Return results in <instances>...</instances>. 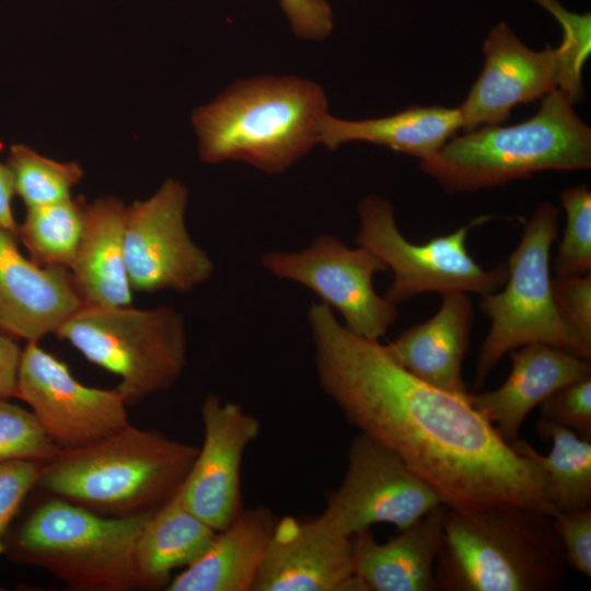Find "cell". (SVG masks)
I'll list each match as a JSON object with an SVG mask.
<instances>
[{
    "mask_svg": "<svg viewBox=\"0 0 591 591\" xmlns=\"http://www.w3.org/2000/svg\"><path fill=\"white\" fill-rule=\"evenodd\" d=\"M441 296V306L431 318L409 327L384 347L397 364L421 381L467 396L462 363L470 345L473 305L465 292Z\"/></svg>",
    "mask_w": 591,
    "mask_h": 591,
    "instance_id": "20",
    "label": "cell"
},
{
    "mask_svg": "<svg viewBox=\"0 0 591 591\" xmlns=\"http://www.w3.org/2000/svg\"><path fill=\"white\" fill-rule=\"evenodd\" d=\"M21 352L15 338L0 332V398L15 397Z\"/></svg>",
    "mask_w": 591,
    "mask_h": 591,
    "instance_id": "36",
    "label": "cell"
},
{
    "mask_svg": "<svg viewBox=\"0 0 591 591\" xmlns=\"http://www.w3.org/2000/svg\"><path fill=\"white\" fill-rule=\"evenodd\" d=\"M358 213L356 242L378 255L393 273V281L383 297L394 304L425 292L484 296L502 287L508 278L507 265L485 269L466 246L470 230L489 220L488 216L477 217L425 243H413L399 232L393 205L387 199L369 194L360 200Z\"/></svg>",
    "mask_w": 591,
    "mask_h": 591,
    "instance_id": "9",
    "label": "cell"
},
{
    "mask_svg": "<svg viewBox=\"0 0 591 591\" xmlns=\"http://www.w3.org/2000/svg\"><path fill=\"white\" fill-rule=\"evenodd\" d=\"M536 429L542 439L552 442L547 455L540 454L520 439L511 445L540 466L549 499L558 512L591 508V439L541 418Z\"/></svg>",
    "mask_w": 591,
    "mask_h": 591,
    "instance_id": "25",
    "label": "cell"
},
{
    "mask_svg": "<svg viewBox=\"0 0 591 591\" xmlns=\"http://www.w3.org/2000/svg\"><path fill=\"white\" fill-rule=\"evenodd\" d=\"M442 503L385 543H378L370 529L351 536L354 576L363 591H433V566L439 551Z\"/></svg>",
    "mask_w": 591,
    "mask_h": 591,
    "instance_id": "19",
    "label": "cell"
},
{
    "mask_svg": "<svg viewBox=\"0 0 591 591\" xmlns=\"http://www.w3.org/2000/svg\"><path fill=\"white\" fill-rule=\"evenodd\" d=\"M540 410L541 419L591 439V378L559 389L540 405Z\"/></svg>",
    "mask_w": 591,
    "mask_h": 591,
    "instance_id": "32",
    "label": "cell"
},
{
    "mask_svg": "<svg viewBox=\"0 0 591 591\" xmlns=\"http://www.w3.org/2000/svg\"><path fill=\"white\" fill-rule=\"evenodd\" d=\"M202 445L177 494L196 517L221 531L241 512V466L260 424L241 405L207 394L200 407Z\"/></svg>",
    "mask_w": 591,
    "mask_h": 591,
    "instance_id": "14",
    "label": "cell"
},
{
    "mask_svg": "<svg viewBox=\"0 0 591 591\" xmlns=\"http://www.w3.org/2000/svg\"><path fill=\"white\" fill-rule=\"evenodd\" d=\"M511 371L495 391L470 394L471 405L509 444L537 405L559 389L591 378L590 360L557 347L531 343L510 351Z\"/></svg>",
    "mask_w": 591,
    "mask_h": 591,
    "instance_id": "18",
    "label": "cell"
},
{
    "mask_svg": "<svg viewBox=\"0 0 591 591\" xmlns=\"http://www.w3.org/2000/svg\"><path fill=\"white\" fill-rule=\"evenodd\" d=\"M552 289L559 316L576 347L577 355L591 359V274L556 276Z\"/></svg>",
    "mask_w": 591,
    "mask_h": 591,
    "instance_id": "31",
    "label": "cell"
},
{
    "mask_svg": "<svg viewBox=\"0 0 591 591\" xmlns=\"http://www.w3.org/2000/svg\"><path fill=\"white\" fill-rule=\"evenodd\" d=\"M15 194L26 208L71 197V188L83 177L77 162H60L37 153L25 144H12L5 163Z\"/></svg>",
    "mask_w": 591,
    "mask_h": 591,
    "instance_id": "27",
    "label": "cell"
},
{
    "mask_svg": "<svg viewBox=\"0 0 591 591\" xmlns=\"http://www.w3.org/2000/svg\"><path fill=\"white\" fill-rule=\"evenodd\" d=\"M15 397L30 405L48 437L62 449L95 442L129 424L126 401L116 389L82 384L38 341H26L22 349Z\"/></svg>",
    "mask_w": 591,
    "mask_h": 591,
    "instance_id": "13",
    "label": "cell"
},
{
    "mask_svg": "<svg viewBox=\"0 0 591 591\" xmlns=\"http://www.w3.org/2000/svg\"><path fill=\"white\" fill-rule=\"evenodd\" d=\"M483 51L484 68L459 106L465 132L500 125L514 106L543 99L557 89V47L534 50L500 22L488 33Z\"/></svg>",
    "mask_w": 591,
    "mask_h": 591,
    "instance_id": "16",
    "label": "cell"
},
{
    "mask_svg": "<svg viewBox=\"0 0 591 591\" xmlns=\"http://www.w3.org/2000/svg\"><path fill=\"white\" fill-rule=\"evenodd\" d=\"M59 447L48 437L33 412L0 398V463H44Z\"/></svg>",
    "mask_w": 591,
    "mask_h": 591,
    "instance_id": "30",
    "label": "cell"
},
{
    "mask_svg": "<svg viewBox=\"0 0 591 591\" xmlns=\"http://www.w3.org/2000/svg\"><path fill=\"white\" fill-rule=\"evenodd\" d=\"M153 512L102 517L58 497L9 529L4 552L13 561L47 570L72 590L136 589L135 545Z\"/></svg>",
    "mask_w": 591,
    "mask_h": 591,
    "instance_id": "6",
    "label": "cell"
},
{
    "mask_svg": "<svg viewBox=\"0 0 591 591\" xmlns=\"http://www.w3.org/2000/svg\"><path fill=\"white\" fill-rule=\"evenodd\" d=\"M459 129H462L459 107L412 106L390 116L362 120L327 114L322 124L320 144L335 150L345 143L361 141L427 161Z\"/></svg>",
    "mask_w": 591,
    "mask_h": 591,
    "instance_id": "23",
    "label": "cell"
},
{
    "mask_svg": "<svg viewBox=\"0 0 591 591\" xmlns=\"http://www.w3.org/2000/svg\"><path fill=\"white\" fill-rule=\"evenodd\" d=\"M278 518L266 507L242 509L167 591H252Z\"/></svg>",
    "mask_w": 591,
    "mask_h": 591,
    "instance_id": "21",
    "label": "cell"
},
{
    "mask_svg": "<svg viewBox=\"0 0 591 591\" xmlns=\"http://www.w3.org/2000/svg\"><path fill=\"white\" fill-rule=\"evenodd\" d=\"M327 97L296 76L239 80L192 115L206 163L240 161L267 174L286 171L320 144Z\"/></svg>",
    "mask_w": 591,
    "mask_h": 591,
    "instance_id": "2",
    "label": "cell"
},
{
    "mask_svg": "<svg viewBox=\"0 0 591 591\" xmlns=\"http://www.w3.org/2000/svg\"><path fill=\"white\" fill-rule=\"evenodd\" d=\"M126 205L99 198L86 208L83 234L69 270L83 305H130L132 288L125 260Z\"/></svg>",
    "mask_w": 591,
    "mask_h": 591,
    "instance_id": "22",
    "label": "cell"
},
{
    "mask_svg": "<svg viewBox=\"0 0 591 591\" xmlns=\"http://www.w3.org/2000/svg\"><path fill=\"white\" fill-rule=\"evenodd\" d=\"M252 591H363L354 576L351 537L322 513L279 518Z\"/></svg>",
    "mask_w": 591,
    "mask_h": 591,
    "instance_id": "15",
    "label": "cell"
},
{
    "mask_svg": "<svg viewBox=\"0 0 591 591\" xmlns=\"http://www.w3.org/2000/svg\"><path fill=\"white\" fill-rule=\"evenodd\" d=\"M293 33L304 39L321 40L333 30V13L325 0H279Z\"/></svg>",
    "mask_w": 591,
    "mask_h": 591,
    "instance_id": "35",
    "label": "cell"
},
{
    "mask_svg": "<svg viewBox=\"0 0 591 591\" xmlns=\"http://www.w3.org/2000/svg\"><path fill=\"white\" fill-rule=\"evenodd\" d=\"M557 230V208L549 202L538 205L508 259L505 289L482 296L480 309L490 327L478 354L476 386L506 354L522 345L542 343L578 356L552 289L551 247Z\"/></svg>",
    "mask_w": 591,
    "mask_h": 591,
    "instance_id": "8",
    "label": "cell"
},
{
    "mask_svg": "<svg viewBox=\"0 0 591 591\" xmlns=\"http://www.w3.org/2000/svg\"><path fill=\"white\" fill-rule=\"evenodd\" d=\"M40 464L35 461L0 463V555L4 553V538L13 518L26 495L37 485Z\"/></svg>",
    "mask_w": 591,
    "mask_h": 591,
    "instance_id": "33",
    "label": "cell"
},
{
    "mask_svg": "<svg viewBox=\"0 0 591 591\" xmlns=\"http://www.w3.org/2000/svg\"><path fill=\"white\" fill-rule=\"evenodd\" d=\"M188 189L167 178L149 198L126 206L125 260L132 290L189 292L206 282L215 266L185 224Z\"/></svg>",
    "mask_w": 591,
    "mask_h": 591,
    "instance_id": "12",
    "label": "cell"
},
{
    "mask_svg": "<svg viewBox=\"0 0 591 591\" xmlns=\"http://www.w3.org/2000/svg\"><path fill=\"white\" fill-rule=\"evenodd\" d=\"M82 305L68 268L26 258L18 237L0 229V332L38 341L55 334Z\"/></svg>",
    "mask_w": 591,
    "mask_h": 591,
    "instance_id": "17",
    "label": "cell"
},
{
    "mask_svg": "<svg viewBox=\"0 0 591 591\" xmlns=\"http://www.w3.org/2000/svg\"><path fill=\"white\" fill-rule=\"evenodd\" d=\"M567 564L591 577V508L559 512L554 517Z\"/></svg>",
    "mask_w": 591,
    "mask_h": 591,
    "instance_id": "34",
    "label": "cell"
},
{
    "mask_svg": "<svg viewBox=\"0 0 591 591\" xmlns=\"http://www.w3.org/2000/svg\"><path fill=\"white\" fill-rule=\"evenodd\" d=\"M440 503L396 453L359 432L349 444L343 482L327 495L322 515L351 537L382 522L403 531Z\"/></svg>",
    "mask_w": 591,
    "mask_h": 591,
    "instance_id": "11",
    "label": "cell"
},
{
    "mask_svg": "<svg viewBox=\"0 0 591 591\" xmlns=\"http://www.w3.org/2000/svg\"><path fill=\"white\" fill-rule=\"evenodd\" d=\"M198 447L130 424L95 442L59 450L40 464L37 485L114 517L155 511L181 488Z\"/></svg>",
    "mask_w": 591,
    "mask_h": 591,
    "instance_id": "4",
    "label": "cell"
},
{
    "mask_svg": "<svg viewBox=\"0 0 591 591\" xmlns=\"http://www.w3.org/2000/svg\"><path fill=\"white\" fill-rule=\"evenodd\" d=\"M55 335L90 362L117 375L126 404L170 389L186 363V327L181 312L167 305H82Z\"/></svg>",
    "mask_w": 591,
    "mask_h": 591,
    "instance_id": "7",
    "label": "cell"
},
{
    "mask_svg": "<svg viewBox=\"0 0 591 591\" xmlns=\"http://www.w3.org/2000/svg\"><path fill=\"white\" fill-rule=\"evenodd\" d=\"M559 22L557 89L575 105L583 99L582 68L591 53V15L567 11L557 0H535Z\"/></svg>",
    "mask_w": 591,
    "mask_h": 591,
    "instance_id": "29",
    "label": "cell"
},
{
    "mask_svg": "<svg viewBox=\"0 0 591 591\" xmlns=\"http://www.w3.org/2000/svg\"><path fill=\"white\" fill-rule=\"evenodd\" d=\"M308 322L316 375L346 421L378 440L428 485L447 509L529 508L556 517L544 474L462 396L416 378L379 340L312 302Z\"/></svg>",
    "mask_w": 591,
    "mask_h": 591,
    "instance_id": "1",
    "label": "cell"
},
{
    "mask_svg": "<svg viewBox=\"0 0 591 591\" xmlns=\"http://www.w3.org/2000/svg\"><path fill=\"white\" fill-rule=\"evenodd\" d=\"M86 208L81 197L26 208L18 240L38 265L69 269L83 234Z\"/></svg>",
    "mask_w": 591,
    "mask_h": 591,
    "instance_id": "26",
    "label": "cell"
},
{
    "mask_svg": "<svg viewBox=\"0 0 591 591\" xmlns=\"http://www.w3.org/2000/svg\"><path fill=\"white\" fill-rule=\"evenodd\" d=\"M567 566L554 517L545 512L447 509L433 576L442 591H554Z\"/></svg>",
    "mask_w": 591,
    "mask_h": 591,
    "instance_id": "3",
    "label": "cell"
},
{
    "mask_svg": "<svg viewBox=\"0 0 591 591\" xmlns=\"http://www.w3.org/2000/svg\"><path fill=\"white\" fill-rule=\"evenodd\" d=\"M591 166V129L558 89L540 109L511 126H484L450 139L419 169L448 193H473L544 171Z\"/></svg>",
    "mask_w": 591,
    "mask_h": 591,
    "instance_id": "5",
    "label": "cell"
},
{
    "mask_svg": "<svg viewBox=\"0 0 591 591\" xmlns=\"http://www.w3.org/2000/svg\"><path fill=\"white\" fill-rule=\"evenodd\" d=\"M560 202L566 225L553 269L556 276L584 275L591 269V192L586 184L565 188Z\"/></svg>",
    "mask_w": 591,
    "mask_h": 591,
    "instance_id": "28",
    "label": "cell"
},
{
    "mask_svg": "<svg viewBox=\"0 0 591 591\" xmlns=\"http://www.w3.org/2000/svg\"><path fill=\"white\" fill-rule=\"evenodd\" d=\"M260 263L273 276L312 290L361 337L379 340L397 321L396 304L379 296L372 283L376 273L389 268L364 246L351 248L335 235L321 234L301 251H268Z\"/></svg>",
    "mask_w": 591,
    "mask_h": 591,
    "instance_id": "10",
    "label": "cell"
},
{
    "mask_svg": "<svg viewBox=\"0 0 591 591\" xmlns=\"http://www.w3.org/2000/svg\"><path fill=\"white\" fill-rule=\"evenodd\" d=\"M216 534L176 493L151 514L136 541L134 561L139 587H167L171 572L198 560Z\"/></svg>",
    "mask_w": 591,
    "mask_h": 591,
    "instance_id": "24",
    "label": "cell"
},
{
    "mask_svg": "<svg viewBox=\"0 0 591 591\" xmlns=\"http://www.w3.org/2000/svg\"><path fill=\"white\" fill-rule=\"evenodd\" d=\"M14 195L15 190L11 172L5 163L0 162V229L16 236L19 223L14 218L12 208Z\"/></svg>",
    "mask_w": 591,
    "mask_h": 591,
    "instance_id": "37",
    "label": "cell"
}]
</instances>
